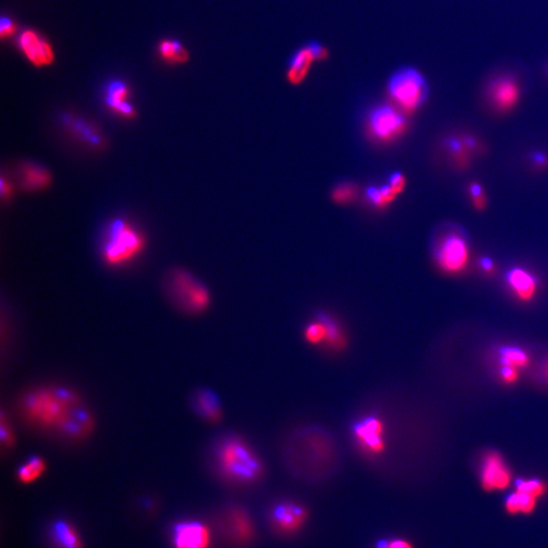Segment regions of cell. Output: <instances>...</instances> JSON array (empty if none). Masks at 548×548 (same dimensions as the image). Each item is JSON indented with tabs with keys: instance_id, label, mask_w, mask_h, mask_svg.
<instances>
[{
	"instance_id": "1",
	"label": "cell",
	"mask_w": 548,
	"mask_h": 548,
	"mask_svg": "<svg viewBox=\"0 0 548 548\" xmlns=\"http://www.w3.org/2000/svg\"><path fill=\"white\" fill-rule=\"evenodd\" d=\"M21 412L34 429L64 439H84L94 429L90 408L67 387H40L25 393Z\"/></svg>"
},
{
	"instance_id": "2",
	"label": "cell",
	"mask_w": 548,
	"mask_h": 548,
	"mask_svg": "<svg viewBox=\"0 0 548 548\" xmlns=\"http://www.w3.org/2000/svg\"><path fill=\"white\" fill-rule=\"evenodd\" d=\"M213 462L222 477L233 484L251 486L265 475V465L246 439L228 433L215 443Z\"/></svg>"
},
{
	"instance_id": "3",
	"label": "cell",
	"mask_w": 548,
	"mask_h": 548,
	"mask_svg": "<svg viewBox=\"0 0 548 548\" xmlns=\"http://www.w3.org/2000/svg\"><path fill=\"white\" fill-rule=\"evenodd\" d=\"M147 240L139 228L124 219H115L106 228L101 254L110 267H121L145 251Z\"/></svg>"
},
{
	"instance_id": "4",
	"label": "cell",
	"mask_w": 548,
	"mask_h": 548,
	"mask_svg": "<svg viewBox=\"0 0 548 548\" xmlns=\"http://www.w3.org/2000/svg\"><path fill=\"white\" fill-rule=\"evenodd\" d=\"M350 437L357 451L366 458H380L386 450V427L382 414L369 412L359 416L351 425Z\"/></svg>"
},
{
	"instance_id": "5",
	"label": "cell",
	"mask_w": 548,
	"mask_h": 548,
	"mask_svg": "<svg viewBox=\"0 0 548 548\" xmlns=\"http://www.w3.org/2000/svg\"><path fill=\"white\" fill-rule=\"evenodd\" d=\"M391 99L408 113L416 111L427 97L424 76L416 69L404 67L391 75L388 82Z\"/></svg>"
},
{
	"instance_id": "6",
	"label": "cell",
	"mask_w": 548,
	"mask_h": 548,
	"mask_svg": "<svg viewBox=\"0 0 548 548\" xmlns=\"http://www.w3.org/2000/svg\"><path fill=\"white\" fill-rule=\"evenodd\" d=\"M170 291L179 308L189 314H200L211 305V294L206 287L184 270H178L171 276Z\"/></svg>"
},
{
	"instance_id": "7",
	"label": "cell",
	"mask_w": 548,
	"mask_h": 548,
	"mask_svg": "<svg viewBox=\"0 0 548 548\" xmlns=\"http://www.w3.org/2000/svg\"><path fill=\"white\" fill-rule=\"evenodd\" d=\"M407 127L405 116L392 106H378L368 117V128L374 139L390 141L400 136Z\"/></svg>"
},
{
	"instance_id": "8",
	"label": "cell",
	"mask_w": 548,
	"mask_h": 548,
	"mask_svg": "<svg viewBox=\"0 0 548 548\" xmlns=\"http://www.w3.org/2000/svg\"><path fill=\"white\" fill-rule=\"evenodd\" d=\"M435 256L442 270L448 274H458L466 267L468 262V244L462 235L450 233L440 241Z\"/></svg>"
},
{
	"instance_id": "9",
	"label": "cell",
	"mask_w": 548,
	"mask_h": 548,
	"mask_svg": "<svg viewBox=\"0 0 548 548\" xmlns=\"http://www.w3.org/2000/svg\"><path fill=\"white\" fill-rule=\"evenodd\" d=\"M308 510L294 501H278L272 505L268 514L270 526L281 535L298 532L308 520Z\"/></svg>"
},
{
	"instance_id": "10",
	"label": "cell",
	"mask_w": 548,
	"mask_h": 548,
	"mask_svg": "<svg viewBox=\"0 0 548 548\" xmlns=\"http://www.w3.org/2000/svg\"><path fill=\"white\" fill-rule=\"evenodd\" d=\"M19 46L27 60L35 67H47L54 61L52 47L33 29H25L19 38Z\"/></svg>"
},
{
	"instance_id": "11",
	"label": "cell",
	"mask_w": 548,
	"mask_h": 548,
	"mask_svg": "<svg viewBox=\"0 0 548 548\" xmlns=\"http://www.w3.org/2000/svg\"><path fill=\"white\" fill-rule=\"evenodd\" d=\"M512 474L498 453H488L484 460L481 484L484 490H505L511 484Z\"/></svg>"
},
{
	"instance_id": "12",
	"label": "cell",
	"mask_w": 548,
	"mask_h": 548,
	"mask_svg": "<svg viewBox=\"0 0 548 548\" xmlns=\"http://www.w3.org/2000/svg\"><path fill=\"white\" fill-rule=\"evenodd\" d=\"M519 84L511 76L497 78L488 86V97L492 105L501 112L510 111L519 102Z\"/></svg>"
},
{
	"instance_id": "13",
	"label": "cell",
	"mask_w": 548,
	"mask_h": 548,
	"mask_svg": "<svg viewBox=\"0 0 548 548\" xmlns=\"http://www.w3.org/2000/svg\"><path fill=\"white\" fill-rule=\"evenodd\" d=\"M130 90L128 86L121 80H113L108 84L105 90L106 106L116 115L124 119H133L136 117V110L129 102Z\"/></svg>"
},
{
	"instance_id": "14",
	"label": "cell",
	"mask_w": 548,
	"mask_h": 548,
	"mask_svg": "<svg viewBox=\"0 0 548 548\" xmlns=\"http://www.w3.org/2000/svg\"><path fill=\"white\" fill-rule=\"evenodd\" d=\"M176 548H209L211 533L200 522H188L176 525L174 528Z\"/></svg>"
},
{
	"instance_id": "15",
	"label": "cell",
	"mask_w": 548,
	"mask_h": 548,
	"mask_svg": "<svg viewBox=\"0 0 548 548\" xmlns=\"http://www.w3.org/2000/svg\"><path fill=\"white\" fill-rule=\"evenodd\" d=\"M192 407L204 422L219 424L223 420L224 412L219 396L209 389H200L192 396Z\"/></svg>"
},
{
	"instance_id": "16",
	"label": "cell",
	"mask_w": 548,
	"mask_h": 548,
	"mask_svg": "<svg viewBox=\"0 0 548 548\" xmlns=\"http://www.w3.org/2000/svg\"><path fill=\"white\" fill-rule=\"evenodd\" d=\"M316 316L322 321L326 329L324 348L332 353H342L348 348V336L340 321L329 313L318 312Z\"/></svg>"
},
{
	"instance_id": "17",
	"label": "cell",
	"mask_w": 548,
	"mask_h": 548,
	"mask_svg": "<svg viewBox=\"0 0 548 548\" xmlns=\"http://www.w3.org/2000/svg\"><path fill=\"white\" fill-rule=\"evenodd\" d=\"M52 177L43 167L25 163L20 168V186L24 191L38 192L49 187Z\"/></svg>"
},
{
	"instance_id": "18",
	"label": "cell",
	"mask_w": 548,
	"mask_h": 548,
	"mask_svg": "<svg viewBox=\"0 0 548 548\" xmlns=\"http://www.w3.org/2000/svg\"><path fill=\"white\" fill-rule=\"evenodd\" d=\"M228 527L234 540L241 545L251 543L255 537V526L248 513L242 508L230 510Z\"/></svg>"
},
{
	"instance_id": "19",
	"label": "cell",
	"mask_w": 548,
	"mask_h": 548,
	"mask_svg": "<svg viewBox=\"0 0 548 548\" xmlns=\"http://www.w3.org/2000/svg\"><path fill=\"white\" fill-rule=\"evenodd\" d=\"M507 281L519 299L530 300L537 289L536 278L523 268L515 267L507 274Z\"/></svg>"
},
{
	"instance_id": "20",
	"label": "cell",
	"mask_w": 548,
	"mask_h": 548,
	"mask_svg": "<svg viewBox=\"0 0 548 548\" xmlns=\"http://www.w3.org/2000/svg\"><path fill=\"white\" fill-rule=\"evenodd\" d=\"M314 61L316 60L313 57L308 46H305V47L296 51L289 59V65H287V76L289 82L293 84H300L308 75Z\"/></svg>"
},
{
	"instance_id": "21",
	"label": "cell",
	"mask_w": 548,
	"mask_h": 548,
	"mask_svg": "<svg viewBox=\"0 0 548 548\" xmlns=\"http://www.w3.org/2000/svg\"><path fill=\"white\" fill-rule=\"evenodd\" d=\"M46 463L40 456H31L19 468L18 478L23 484H31L45 473Z\"/></svg>"
},
{
	"instance_id": "22",
	"label": "cell",
	"mask_w": 548,
	"mask_h": 548,
	"mask_svg": "<svg viewBox=\"0 0 548 548\" xmlns=\"http://www.w3.org/2000/svg\"><path fill=\"white\" fill-rule=\"evenodd\" d=\"M536 498L526 492L516 490L505 501V509L510 514H529L536 505Z\"/></svg>"
},
{
	"instance_id": "23",
	"label": "cell",
	"mask_w": 548,
	"mask_h": 548,
	"mask_svg": "<svg viewBox=\"0 0 548 548\" xmlns=\"http://www.w3.org/2000/svg\"><path fill=\"white\" fill-rule=\"evenodd\" d=\"M158 52L167 62L171 64L182 63L187 61L188 52L182 44L173 40H164L158 45Z\"/></svg>"
},
{
	"instance_id": "24",
	"label": "cell",
	"mask_w": 548,
	"mask_h": 548,
	"mask_svg": "<svg viewBox=\"0 0 548 548\" xmlns=\"http://www.w3.org/2000/svg\"><path fill=\"white\" fill-rule=\"evenodd\" d=\"M53 536L62 548H80V539L73 528L65 522H56L53 526Z\"/></svg>"
},
{
	"instance_id": "25",
	"label": "cell",
	"mask_w": 548,
	"mask_h": 548,
	"mask_svg": "<svg viewBox=\"0 0 548 548\" xmlns=\"http://www.w3.org/2000/svg\"><path fill=\"white\" fill-rule=\"evenodd\" d=\"M305 340L307 344L312 346H324L326 338L325 326L322 321L315 316L310 322L307 323L302 331Z\"/></svg>"
},
{
	"instance_id": "26",
	"label": "cell",
	"mask_w": 548,
	"mask_h": 548,
	"mask_svg": "<svg viewBox=\"0 0 548 548\" xmlns=\"http://www.w3.org/2000/svg\"><path fill=\"white\" fill-rule=\"evenodd\" d=\"M501 361L508 367L524 368L529 364V357L519 348H505L501 351Z\"/></svg>"
},
{
	"instance_id": "27",
	"label": "cell",
	"mask_w": 548,
	"mask_h": 548,
	"mask_svg": "<svg viewBox=\"0 0 548 548\" xmlns=\"http://www.w3.org/2000/svg\"><path fill=\"white\" fill-rule=\"evenodd\" d=\"M517 490L526 492L537 499L545 495L547 486H545V482L538 479H521L517 482Z\"/></svg>"
},
{
	"instance_id": "28",
	"label": "cell",
	"mask_w": 548,
	"mask_h": 548,
	"mask_svg": "<svg viewBox=\"0 0 548 548\" xmlns=\"http://www.w3.org/2000/svg\"><path fill=\"white\" fill-rule=\"evenodd\" d=\"M357 194V189L351 184H342L334 189L333 198L340 203L350 202Z\"/></svg>"
},
{
	"instance_id": "29",
	"label": "cell",
	"mask_w": 548,
	"mask_h": 548,
	"mask_svg": "<svg viewBox=\"0 0 548 548\" xmlns=\"http://www.w3.org/2000/svg\"><path fill=\"white\" fill-rule=\"evenodd\" d=\"M469 192H470V195L473 196L474 206L478 211H482L486 207V198L481 186L477 183H473L469 187Z\"/></svg>"
},
{
	"instance_id": "30",
	"label": "cell",
	"mask_w": 548,
	"mask_h": 548,
	"mask_svg": "<svg viewBox=\"0 0 548 548\" xmlns=\"http://www.w3.org/2000/svg\"><path fill=\"white\" fill-rule=\"evenodd\" d=\"M366 194H367V198L369 200L370 202H371L372 204L376 205V206H383V205L388 204L384 196H383L380 187L371 186V187L368 188Z\"/></svg>"
},
{
	"instance_id": "31",
	"label": "cell",
	"mask_w": 548,
	"mask_h": 548,
	"mask_svg": "<svg viewBox=\"0 0 548 548\" xmlns=\"http://www.w3.org/2000/svg\"><path fill=\"white\" fill-rule=\"evenodd\" d=\"M1 442L5 447H12L14 442V433L10 424H6L3 414L1 418Z\"/></svg>"
},
{
	"instance_id": "32",
	"label": "cell",
	"mask_w": 548,
	"mask_h": 548,
	"mask_svg": "<svg viewBox=\"0 0 548 548\" xmlns=\"http://www.w3.org/2000/svg\"><path fill=\"white\" fill-rule=\"evenodd\" d=\"M16 29V24L10 18L2 16L1 21H0V36H1L2 39H5V38L14 35Z\"/></svg>"
},
{
	"instance_id": "33",
	"label": "cell",
	"mask_w": 548,
	"mask_h": 548,
	"mask_svg": "<svg viewBox=\"0 0 548 548\" xmlns=\"http://www.w3.org/2000/svg\"><path fill=\"white\" fill-rule=\"evenodd\" d=\"M388 184L397 194L401 193L404 188H405V177L401 173H393L389 178Z\"/></svg>"
},
{
	"instance_id": "34",
	"label": "cell",
	"mask_w": 548,
	"mask_h": 548,
	"mask_svg": "<svg viewBox=\"0 0 548 548\" xmlns=\"http://www.w3.org/2000/svg\"><path fill=\"white\" fill-rule=\"evenodd\" d=\"M307 46H308L309 49H310L311 53H312L315 60H324L325 58H327V49H326L324 46H322L320 43H318V42H310V43H309Z\"/></svg>"
},
{
	"instance_id": "35",
	"label": "cell",
	"mask_w": 548,
	"mask_h": 548,
	"mask_svg": "<svg viewBox=\"0 0 548 548\" xmlns=\"http://www.w3.org/2000/svg\"><path fill=\"white\" fill-rule=\"evenodd\" d=\"M377 548H414L408 541L403 539H392V540H381L377 543Z\"/></svg>"
},
{
	"instance_id": "36",
	"label": "cell",
	"mask_w": 548,
	"mask_h": 548,
	"mask_svg": "<svg viewBox=\"0 0 548 548\" xmlns=\"http://www.w3.org/2000/svg\"><path fill=\"white\" fill-rule=\"evenodd\" d=\"M501 377H503V380L507 383H514L515 381H517L518 379V372L516 368L513 367H508V366H505L503 369L501 370Z\"/></svg>"
},
{
	"instance_id": "37",
	"label": "cell",
	"mask_w": 548,
	"mask_h": 548,
	"mask_svg": "<svg viewBox=\"0 0 548 548\" xmlns=\"http://www.w3.org/2000/svg\"><path fill=\"white\" fill-rule=\"evenodd\" d=\"M12 195V188L10 181H6L5 178L1 177V198L2 200H10Z\"/></svg>"
},
{
	"instance_id": "38",
	"label": "cell",
	"mask_w": 548,
	"mask_h": 548,
	"mask_svg": "<svg viewBox=\"0 0 548 548\" xmlns=\"http://www.w3.org/2000/svg\"><path fill=\"white\" fill-rule=\"evenodd\" d=\"M480 265H481L482 270H486V272H494V263H492L490 258H484V259H481Z\"/></svg>"
},
{
	"instance_id": "39",
	"label": "cell",
	"mask_w": 548,
	"mask_h": 548,
	"mask_svg": "<svg viewBox=\"0 0 548 548\" xmlns=\"http://www.w3.org/2000/svg\"><path fill=\"white\" fill-rule=\"evenodd\" d=\"M533 160H534L535 164L541 165V166H545L548 163L547 156L543 154H533Z\"/></svg>"
},
{
	"instance_id": "40",
	"label": "cell",
	"mask_w": 548,
	"mask_h": 548,
	"mask_svg": "<svg viewBox=\"0 0 548 548\" xmlns=\"http://www.w3.org/2000/svg\"><path fill=\"white\" fill-rule=\"evenodd\" d=\"M545 376L547 377V379L548 380V363L547 364V365H545Z\"/></svg>"
}]
</instances>
